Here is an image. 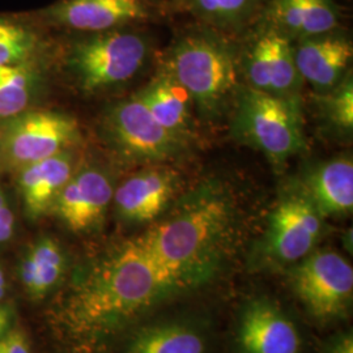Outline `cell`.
Masks as SVG:
<instances>
[{
  "label": "cell",
  "mask_w": 353,
  "mask_h": 353,
  "mask_svg": "<svg viewBox=\"0 0 353 353\" xmlns=\"http://www.w3.org/2000/svg\"><path fill=\"white\" fill-rule=\"evenodd\" d=\"M297 71L316 94L327 93L348 75L352 61L351 39L338 29L293 42Z\"/></svg>",
  "instance_id": "cell-14"
},
{
  "label": "cell",
  "mask_w": 353,
  "mask_h": 353,
  "mask_svg": "<svg viewBox=\"0 0 353 353\" xmlns=\"http://www.w3.org/2000/svg\"><path fill=\"white\" fill-rule=\"evenodd\" d=\"M147 1H154V0H147Z\"/></svg>",
  "instance_id": "cell-32"
},
{
  "label": "cell",
  "mask_w": 353,
  "mask_h": 353,
  "mask_svg": "<svg viewBox=\"0 0 353 353\" xmlns=\"http://www.w3.org/2000/svg\"><path fill=\"white\" fill-rule=\"evenodd\" d=\"M157 4L147 0H59L39 17L51 26L99 33L148 21Z\"/></svg>",
  "instance_id": "cell-11"
},
{
  "label": "cell",
  "mask_w": 353,
  "mask_h": 353,
  "mask_svg": "<svg viewBox=\"0 0 353 353\" xmlns=\"http://www.w3.org/2000/svg\"><path fill=\"white\" fill-rule=\"evenodd\" d=\"M79 140L80 130L72 117L48 110H26L6 119L0 144L6 163L19 170L70 151Z\"/></svg>",
  "instance_id": "cell-8"
},
{
  "label": "cell",
  "mask_w": 353,
  "mask_h": 353,
  "mask_svg": "<svg viewBox=\"0 0 353 353\" xmlns=\"http://www.w3.org/2000/svg\"><path fill=\"white\" fill-rule=\"evenodd\" d=\"M318 102L323 118L335 130L352 134L353 131V80L351 72L344 80L327 93L318 94Z\"/></svg>",
  "instance_id": "cell-25"
},
{
  "label": "cell",
  "mask_w": 353,
  "mask_h": 353,
  "mask_svg": "<svg viewBox=\"0 0 353 353\" xmlns=\"http://www.w3.org/2000/svg\"><path fill=\"white\" fill-rule=\"evenodd\" d=\"M0 353H30L26 334L20 328H10L0 336Z\"/></svg>",
  "instance_id": "cell-26"
},
{
  "label": "cell",
  "mask_w": 353,
  "mask_h": 353,
  "mask_svg": "<svg viewBox=\"0 0 353 353\" xmlns=\"http://www.w3.org/2000/svg\"><path fill=\"white\" fill-rule=\"evenodd\" d=\"M6 293H7V279L4 275L3 268L0 267V301L4 299Z\"/></svg>",
  "instance_id": "cell-30"
},
{
  "label": "cell",
  "mask_w": 353,
  "mask_h": 353,
  "mask_svg": "<svg viewBox=\"0 0 353 353\" xmlns=\"http://www.w3.org/2000/svg\"><path fill=\"white\" fill-rule=\"evenodd\" d=\"M12 312L8 306L0 305V336L4 335L11 328Z\"/></svg>",
  "instance_id": "cell-29"
},
{
  "label": "cell",
  "mask_w": 353,
  "mask_h": 353,
  "mask_svg": "<svg viewBox=\"0 0 353 353\" xmlns=\"http://www.w3.org/2000/svg\"><path fill=\"white\" fill-rule=\"evenodd\" d=\"M254 26L239 52L245 85L270 96L301 101L303 81L294 62L293 41L259 23Z\"/></svg>",
  "instance_id": "cell-7"
},
{
  "label": "cell",
  "mask_w": 353,
  "mask_h": 353,
  "mask_svg": "<svg viewBox=\"0 0 353 353\" xmlns=\"http://www.w3.org/2000/svg\"><path fill=\"white\" fill-rule=\"evenodd\" d=\"M42 39L32 24L16 17L0 16V67L30 63Z\"/></svg>",
  "instance_id": "cell-24"
},
{
  "label": "cell",
  "mask_w": 353,
  "mask_h": 353,
  "mask_svg": "<svg viewBox=\"0 0 353 353\" xmlns=\"http://www.w3.org/2000/svg\"><path fill=\"white\" fill-rule=\"evenodd\" d=\"M293 285L313 316H338L352 300V265L338 252H312L296 267Z\"/></svg>",
  "instance_id": "cell-10"
},
{
  "label": "cell",
  "mask_w": 353,
  "mask_h": 353,
  "mask_svg": "<svg viewBox=\"0 0 353 353\" xmlns=\"http://www.w3.org/2000/svg\"><path fill=\"white\" fill-rule=\"evenodd\" d=\"M339 21L338 0H267L258 20L293 42L336 30Z\"/></svg>",
  "instance_id": "cell-15"
},
{
  "label": "cell",
  "mask_w": 353,
  "mask_h": 353,
  "mask_svg": "<svg viewBox=\"0 0 353 353\" xmlns=\"http://www.w3.org/2000/svg\"><path fill=\"white\" fill-rule=\"evenodd\" d=\"M1 157H3V153H1V144H0V161H1Z\"/></svg>",
  "instance_id": "cell-31"
},
{
  "label": "cell",
  "mask_w": 353,
  "mask_h": 353,
  "mask_svg": "<svg viewBox=\"0 0 353 353\" xmlns=\"http://www.w3.org/2000/svg\"><path fill=\"white\" fill-rule=\"evenodd\" d=\"M323 232V216L305 195L299 182L292 185L268 217L262 252L278 263L303 261L313 252Z\"/></svg>",
  "instance_id": "cell-9"
},
{
  "label": "cell",
  "mask_w": 353,
  "mask_h": 353,
  "mask_svg": "<svg viewBox=\"0 0 353 353\" xmlns=\"http://www.w3.org/2000/svg\"><path fill=\"white\" fill-rule=\"evenodd\" d=\"M65 256L61 245L50 237L33 242L23 255L19 275L32 300L45 299L62 279Z\"/></svg>",
  "instance_id": "cell-21"
},
{
  "label": "cell",
  "mask_w": 353,
  "mask_h": 353,
  "mask_svg": "<svg viewBox=\"0 0 353 353\" xmlns=\"http://www.w3.org/2000/svg\"><path fill=\"white\" fill-rule=\"evenodd\" d=\"M113 196V181L109 173L99 166H84L68 179L51 212L70 230L88 232L101 223Z\"/></svg>",
  "instance_id": "cell-13"
},
{
  "label": "cell",
  "mask_w": 353,
  "mask_h": 353,
  "mask_svg": "<svg viewBox=\"0 0 353 353\" xmlns=\"http://www.w3.org/2000/svg\"><path fill=\"white\" fill-rule=\"evenodd\" d=\"M14 228H16L14 214L4 191L0 189V245L12 239Z\"/></svg>",
  "instance_id": "cell-27"
},
{
  "label": "cell",
  "mask_w": 353,
  "mask_h": 353,
  "mask_svg": "<svg viewBox=\"0 0 353 353\" xmlns=\"http://www.w3.org/2000/svg\"><path fill=\"white\" fill-rule=\"evenodd\" d=\"M135 93L166 131L194 144L196 139L194 103L189 93L166 70L161 67L151 81Z\"/></svg>",
  "instance_id": "cell-17"
},
{
  "label": "cell",
  "mask_w": 353,
  "mask_h": 353,
  "mask_svg": "<svg viewBox=\"0 0 353 353\" xmlns=\"http://www.w3.org/2000/svg\"><path fill=\"white\" fill-rule=\"evenodd\" d=\"M229 114L232 138L261 152L276 169L306 147L301 101L270 96L240 84Z\"/></svg>",
  "instance_id": "cell-4"
},
{
  "label": "cell",
  "mask_w": 353,
  "mask_h": 353,
  "mask_svg": "<svg viewBox=\"0 0 353 353\" xmlns=\"http://www.w3.org/2000/svg\"><path fill=\"white\" fill-rule=\"evenodd\" d=\"M267 0H168L166 12L185 13L201 26L239 36L261 19Z\"/></svg>",
  "instance_id": "cell-20"
},
{
  "label": "cell",
  "mask_w": 353,
  "mask_h": 353,
  "mask_svg": "<svg viewBox=\"0 0 353 353\" xmlns=\"http://www.w3.org/2000/svg\"><path fill=\"white\" fill-rule=\"evenodd\" d=\"M170 290L140 237L121 243L71 287L55 322L71 338L96 341Z\"/></svg>",
  "instance_id": "cell-2"
},
{
  "label": "cell",
  "mask_w": 353,
  "mask_h": 353,
  "mask_svg": "<svg viewBox=\"0 0 353 353\" xmlns=\"http://www.w3.org/2000/svg\"><path fill=\"white\" fill-rule=\"evenodd\" d=\"M39 75L32 63L0 67V119L28 110L37 93Z\"/></svg>",
  "instance_id": "cell-22"
},
{
  "label": "cell",
  "mask_w": 353,
  "mask_h": 353,
  "mask_svg": "<svg viewBox=\"0 0 353 353\" xmlns=\"http://www.w3.org/2000/svg\"><path fill=\"white\" fill-rule=\"evenodd\" d=\"M297 182L323 217L347 216L352 212L353 161L351 156L334 157L319 163L310 168Z\"/></svg>",
  "instance_id": "cell-19"
},
{
  "label": "cell",
  "mask_w": 353,
  "mask_h": 353,
  "mask_svg": "<svg viewBox=\"0 0 353 353\" xmlns=\"http://www.w3.org/2000/svg\"><path fill=\"white\" fill-rule=\"evenodd\" d=\"M239 52L229 36L198 24L174 38L163 68L189 93L199 118L216 123L230 112L240 87Z\"/></svg>",
  "instance_id": "cell-3"
},
{
  "label": "cell",
  "mask_w": 353,
  "mask_h": 353,
  "mask_svg": "<svg viewBox=\"0 0 353 353\" xmlns=\"http://www.w3.org/2000/svg\"><path fill=\"white\" fill-rule=\"evenodd\" d=\"M182 186V176L172 164L143 166L114 190L118 216L127 223H151L166 212Z\"/></svg>",
  "instance_id": "cell-12"
},
{
  "label": "cell",
  "mask_w": 353,
  "mask_h": 353,
  "mask_svg": "<svg viewBox=\"0 0 353 353\" xmlns=\"http://www.w3.org/2000/svg\"><path fill=\"white\" fill-rule=\"evenodd\" d=\"M75 156L70 150L17 170V188L30 220L51 212L58 195L75 173Z\"/></svg>",
  "instance_id": "cell-16"
},
{
  "label": "cell",
  "mask_w": 353,
  "mask_h": 353,
  "mask_svg": "<svg viewBox=\"0 0 353 353\" xmlns=\"http://www.w3.org/2000/svg\"><path fill=\"white\" fill-rule=\"evenodd\" d=\"M101 135L109 150L128 165L174 164L192 152V144L166 131L137 93L106 109Z\"/></svg>",
  "instance_id": "cell-6"
},
{
  "label": "cell",
  "mask_w": 353,
  "mask_h": 353,
  "mask_svg": "<svg viewBox=\"0 0 353 353\" xmlns=\"http://www.w3.org/2000/svg\"><path fill=\"white\" fill-rule=\"evenodd\" d=\"M202 335L186 326L148 328L131 341L127 353H204Z\"/></svg>",
  "instance_id": "cell-23"
},
{
  "label": "cell",
  "mask_w": 353,
  "mask_h": 353,
  "mask_svg": "<svg viewBox=\"0 0 353 353\" xmlns=\"http://www.w3.org/2000/svg\"><path fill=\"white\" fill-rule=\"evenodd\" d=\"M330 353H353L352 334L345 335L336 341Z\"/></svg>",
  "instance_id": "cell-28"
},
{
  "label": "cell",
  "mask_w": 353,
  "mask_h": 353,
  "mask_svg": "<svg viewBox=\"0 0 353 353\" xmlns=\"http://www.w3.org/2000/svg\"><path fill=\"white\" fill-rule=\"evenodd\" d=\"M240 344L245 353H299L300 335L290 318L272 303H252L241 319Z\"/></svg>",
  "instance_id": "cell-18"
},
{
  "label": "cell",
  "mask_w": 353,
  "mask_h": 353,
  "mask_svg": "<svg viewBox=\"0 0 353 353\" xmlns=\"http://www.w3.org/2000/svg\"><path fill=\"white\" fill-rule=\"evenodd\" d=\"M237 228L233 192L212 178L176 201L139 237L172 290L210 278L233 248Z\"/></svg>",
  "instance_id": "cell-1"
},
{
  "label": "cell",
  "mask_w": 353,
  "mask_h": 353,
  "mask_svg": "<svg viewBox=\"0 0 353 353\" xmlns=\"http://www.w3.org/2000/svg\"><path fill=\"white\" fill-rule=\"evenodd\" d=\"M151 51L148 36L125 26L77 38L67 54V65L79 88L97 93L138 75Z\"/></svg>",
  "instance_id": "cell-5"
}]
</instances>
